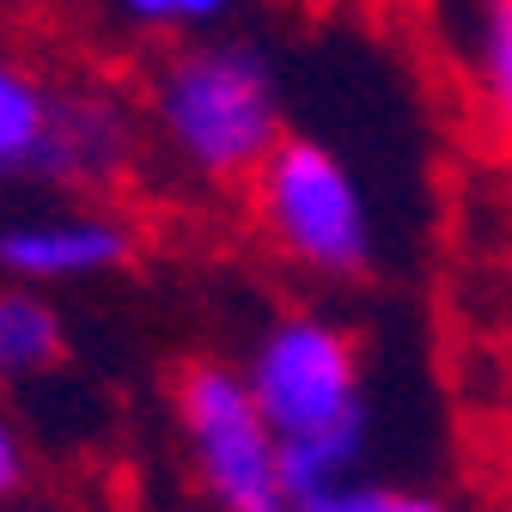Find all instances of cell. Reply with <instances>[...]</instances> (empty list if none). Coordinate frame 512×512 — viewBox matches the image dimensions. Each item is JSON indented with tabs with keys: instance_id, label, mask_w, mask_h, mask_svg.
Returning <instances> with one entry per match:
<instances>
[{
	"instance_id": "cell-9",
	"label": "cell",
	"mask_w": 512,
	"mask_h": 512,
	"mask_svg": "<svg viewBox=\"0 0 512 512\" xmlns=\"http://www.w3.org/2000/svg\"><path fill=\"white\" fill-rule=\"evenodd\" d=\"M61 348H68V324L61 305L37 287H7L0 281V384L43 378Z\"/></svg>"
},
{
	"instance_id": "cell-10",
	"label": "cell",
	"mask_w": 512,
	"mask_h": 512,
	"mask_svg": "<svg viewBox=\"0 0 512 512\" xmlns=\"http://www.w3.org/2000/svg\"><path fill=\"white\" fill-rule=\"evenodd\" d=\"M238 7L244 0H98V19L122 43L177 49V43H196V37H220Z\"/></svg>"
},
{
	"instance_id": "cell-6",
	"label": "cell",
	"mask_w": 512,
	"mask_h": 512,
	"mask_svg": "<svg viewBox=\"0 0 512 512\" xmlns=\"http://www.w3.org/2000/svg\"><path fill=\"white\" fill-rule=\"evenodd\" d=\"M135 256V226L116 208H31L0 220V281L7 287H74V281H104Z\"/></svg>"
},
{
	"instance_id": "cell-1",
	"label": "cell",
	"mask_w": 512,
	"mask_h": 512,
	"mask_svg": "<svg viewBox=\"0 0 512 512\" xmlns=\"http://www.w3.org/2000/svg\"><path fill=\"white\" fill-rule=\"evenodd\" d=\"M153 159L196 189H250L287 141V98L256 37H196L159 49L141 74Z\"/></svg>"
},
{
	"instance_id": "cell-5",
	"label": "cell",
	"mask_w": 512,
	"mask_h": 512,
	"mask_svg": "<svg viewBox=\"0 0 512 512\" xmlns=\"http://www.w3.org/2000/svg\"><path fill=\"white\" fill-rule=\"evenodd\" d=\"M147 153V116L141 92H122L116 80L98 74H55V110H49V135L37 177L86 196V189H110L135 171Z\"/></svg>"
},
{
	"instance_id": "cell-8",
	"label": "cell",
	"mask_w": 512,
	"mask_h": 512,
	"mask_svg": "<svg viewBox=\"0 0 512 512\" xmlns=\"http://www.w3.org/2000/svg\"><path fill=\"white\" fill-rule=\"evenodd\" d=\"M49 110H55V74L0 49V183L37 177Z\"/></svg>"
},
{
	"instance_id": "cell-4",
	"label": "cell",
	"mask_w": 512,
	"mask_h": 512,
	"mask_svg": "<svg viewBox=\"0 0 512 512\" xmlns=\"http://www.w3.org/2000/svg\"><path fill=\"white\" fill-rule=\"evenodd\" d=\"M171 427L189 482L214 512H293L281 439L232 360H189L171 378Z\"/></svg>"
},
{
	"instance_id": "cell-7",
	"label": "cell",
	"mask_w": 512,
	"mask_h": 512,
	"mask_svg": "<svg viewBox=\"0 0 512 512\" xmlns=\"http://www.w3.org/2000/svg\"><path fill=\"white\" fill-rule=\"evenodd\" d=\"M458 61L488 128L512 135V0H464L458 7Z\"/></svg>"
},
{
	"instance_id": "cell-12",
	"label": "cell",
	"mask_w": 512,
	"mask_h": 512,
	"mask_svg": "<svg viewBox=\"0 0 512 512\" xmlns=\"http://www.w3.org/2000/svg\"><path fill=\"white\" fill-rule=\"evenodd\" d=\"M25 470H31V458H25V433L0 415V512H7V500L25 488Z\"/></svg>"
},
{
	"instance_id": "cell-2",
	"label": "cell",
	"mask_w": 512,
	"mask_h": 512,
	"mask_svg": "<svg viewBox=\"0 0 512 512\" xmlns=\"http://www.w3.org/2000/svg\"><path fill=\"white\" fill-rule=\"evenodd\" d=\"M244 384L281 439L293 500L354 482L372 445V391L354 330L330 311H281L256 330Z\"/></svg>"
},
{
	"instance_id": "cell-3",
	"label": "cell",
	"mask_w": 512,
	"mask_h": 512,
	"mask_svg": "<svg viewBox=\"0 0 512 512\" xmlns=\"http://www.w3.org/2000/svg\"><path fill=\"white\" fill-rule=\"evenodd\" d=\"M263 244L311 281H360L378 263V214L360 171L317 135H287L250 177Z\"/></svg>"
},
{
	"instance_id": "cell-11",
	"label": "cell",
	"mask_w": 512,
	"mask_h": 512,
	"mask_svg": "<svg viewBox=\"0 0 512 512\" xmlns=\"http://www.w3.org/2000/svg\"><path fill=\"white\" fill-rule=\"evenodd\" d=\"M293 512H445V500H433L427 488H409V482H336L324 494H305L293 500Z\"/></svg>"
}]
</instances>
